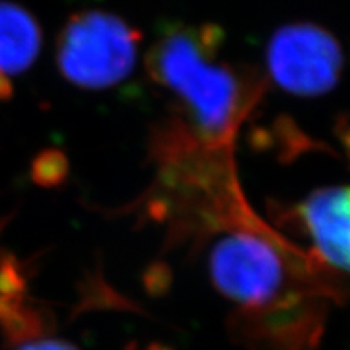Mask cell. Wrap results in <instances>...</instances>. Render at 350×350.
Here are the masks:
<instances>
[{"instance_id":"obj_1","label":"cell","mask_w":350,"mask_h":350,"mask_svg":"<svg viewBox=\"0 0 350 350\" xmlns=\"http://www.w3.org/2000/svg\"><path fill=\"white\" fill-rule=\"evenodd\" d=\"M209 281L234 308V327L252 350H310L325 319V299L260 232L221 235L208 252Z\"/></svg>"},{"instance_id":"obj_5","label":"cell","mask_w":350,"mask_h":350,"mask_svg":"<svg viewBox=\"0 0 350 350\" xmlns=\"http://www.w3.org/2000/svg\"><path fill=\"white\" fill-rule=\"evenodd\" d=\"M319 260L350 275V185L314 190L297 208Z\"/></svg>"},{"instance_id":"obj_3","label":"cell","mask_w":350,"mask_h":350,"mask_svg":"<svg viewBox=\"0 0 350 350\" xmlns=\"http://www.w3.org/2000/svg\"><path fill=\"white\" fill-rule=\"evenodd\" d=\"M142 34L122 16L104 10L73 13L55 42V64L73 86L103 91L135 70Z\"/></svg>"},{"instance_id":"obj_9","label":"cell","mask_w":350,"mask_h":350,"mask_svg":"<svg viewBox=\"0 0 350 350\" xmlns=\"http://www.w3.org/2000/svg\"><path fill=\"white\" fill-rule=\"evenodd\" d=\"M13 91H15V88H13L12 78L0 72V103L10 100L13 98Z\"/></svg>"},{"instance_id":"obj_6","label":"cell","mask_w":350,"mask_h":350,"mask_svg":"<svg viewBox=\"0 0 350 350\" xmlns=\"http://www.w3.org/2000/svg\"><path fill=\"white\" fill-rule=\"evenodd\" d=\"M42 29L36 16L20 3L0 0V72L20 75L38 60Z\"/></svg>"},{"instance_id":"obj_4","label":"cell","mask_w":350,"mask_h":350,"mask_svg":"<svg viewBox=\"0 0 350 350\" xmlns=\"http://www.w3.org/2000/svg\"><path fill=\"white\" fill-rule=\"evenodd\" d=\"M265 59L274 85L299 98L331 93L344 70L339 41L312 21H295L275 29L266 46Z\"/></svg>"},{"instance_id":"obj_7","label":"cell","mask_w":350,"mask_h":350,"mask_svg":"<svg viewBox=\"0 0 350 350\" xmlns=\"http://www.w3.org/2000/svg\"><path fill=\"white\" fill-rule=\"evenodd\" d=\"M67 157L62 151L54 150V148L41 151L31 163V178L39 187H59L67 178Z\"/></svg>"},{"instance_id":"obj_2","label":"cell","mask_w":350,"mask_h":350,"mask_svg":"<svg viewBox=\"0 0 350 350\" xmlns=\"http://www.w3.org/2000/svg\"><path fill=\"white\" fill-rule=\"evenodd\" d=\"M146 68L209 142L229 137L247 111V78L221 59L217 26H165L148 51Z\"/></svg>"},{"instance_id":"obj_8","label":"cell","mask_w":350,"mask_h":350,"mask_svg":"<svg viewBox=\"0 0 350 350\" xmlns=\"http://www.w3.org/2000/svg\"><path fill=\"white\" fill-rule=\"evenodd\" d=\"M16 350H78L75 345L60 339H39L21 345Z\"/></svg>"}]
</instances>
